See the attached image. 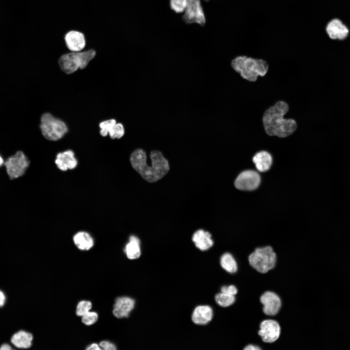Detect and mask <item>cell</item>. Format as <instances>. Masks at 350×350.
<instances>
[{"instance_id": "1", "label": "cell", "mask_w": 350, "mask_h": 350, "mask_svg": "<svg viewBox=\"0 0 350 350\" xmlns=\"http://www.w3.org/2000/svg\"><path fill=\"white\" fill-rule=\"evenodd\" d=\"M151 165L147 164L145 152L142 149H137L131 154L130 161L132 167L145 180L153 183L164 177L170 169L168 161L162 153L154 150L150 153Z\"/></svg>"}, {"instance_id": "2", "label": "cell", "mask_w": 350, "mask_h": 350, "mask_svg": "<svg viewBox=\"0 0 350 350\" xmlns=\"http://www.w3.org/2000/svg\"><path fill=\"white\" fill-rule=\"evenodd\" d=\"M289 110V106L284 101H280L267 109L262 121L266 133L270 136L285 138L293 134L297 128L296 121L293 119H284Z\"/></svg>"}, {"instance_id": "3", "label": "cell", "mask_w": 350, "mask_h": 350, "mask_svg": "<svg viewBox=\"0 0 350 350\" xmlns=\"http://www.w3.org/2000/svg\"><path fill=\"white\" fill-rule=\"evenodd\" d=\"M231 66L241 77L249 81L255 82L258 76H264L268 71V64L264 59L239 55L231 62Z\"/></svg>"}, {"instance_id": "4", "label": "cell", "mask_w": 350, "mask_h": 350, "mask_svg": "<svg viewBox=\"0 0 350 350\" xmlns=\"http://www.w3.org/2000/svg\"><path fill=\"white\" fill-rule=\"evenodd\" d=\"M93 49L85 51L71 52L62 55L58 59V65L66 74H71L78 69L85 68L96 56Z\"/></svg>"}, {"instance_id": "5", "label": "cell", "mask_w": 350, "mask_h": 350, "mask_svg": "<svg viewBox=\"0 0 350 350\" xmlns=\"http://www.w3.org/2000/svg\"><path fill=\"white\" fill-rule=\"evenodd\" d=\"M250 265L257 272L264 274L276 264L277 255L273 248L266 246L256 248L248 258Z\"/></svg>"}, {"instance_id": "6", "label": "cell", "mask_w": 350, "mask_h": 350, "mask_svg": "<svg viewBox=\"0 0 350 350\" xmlns=\"http://www.w3.org/2000/svg\"><path fill=\"white\" fill-rule=\"evenodd\" d=\"M40 128L45 138L51 141L62 138L68 131L66 124L49 113L43 114L40 119Z\"/></svg>"}, {"instance_id": "7", "label": "cell", "mask_w": 350, "mask_h": 350, "mask_svg": "<svg viewBox=\"0 0 350 350\" xmlns=\"http://www.w3.org/2000/svg\"><path fill=\"white\" fill-rule=\"evenodd\" d=\"M4 164L9 177L14 179L23 175L29 165V161L23 152L18 151L9 158Z\"/></svg>"}, {"instance_id": "8", "label": "cell", "mask_w": 350, "mask_h": 350, "mask_svg": "<svg viewBox=\"0 0 350 350\" xmlns=\"http://www.w3.org/2000/svg\"><path fill=\"white\" fill-rule=\"evenodd\" d=\"M182 18L187 24L195 23L204 26L206 23V18L201 0H188Z\"/></svg>"}, {"instance_id": "9", "label": "cell", "mask_w": 350, "mask_h": 350, "mask_svg": "<svg viewBox=\"0 0 350 350\" xmlns=\"http://www.w3.org/2000/svg\"><path fill=\"white\" fill-rule=\"evenodd\" d=\"M280 333V325L276 320L267 319L261 322L258 334L263 342L267 343L275 342L279 338Z\"/></svg>"}, {"instance_id": "10", "label": "cell", "mask_w": 350, "mask_h": 350, "mask_svg": "<svg viewBox=\"0 0 350 350\" xmlns=\"http://www.w3.org/2000/svg\"><path fill=\"white\" fill-rule=\"evenodd\" d=\"M261 177L257 172L248 170L241 172L236 178L235 187L241 190L252 191L260 185Z\"/></svg>"}, {"instance_id": "11", "label": "cell", "mask_w": 350, "mask_h": 350, "mask_svg": "<svg viewBox=\"0 0 350 350\" xmlns=\"http://www.w3.org/2000/svg\"><path fill=\"white\" fill-rule=\"evenodd\" d=\"M263 313L268 316H275L278 314L281 307V300L276 293L267 291L260 297Z\"/></svg>"}, {"instance_id": "12", "label": "cell", "mask_w": 350, "mask_h": 350, "mask_svg": "<svg viewBox=\"0 0 350 350\" xmlns=\"http://www.w3.org/2000/svg\"><path fill=\"white\" fill-rule=\"evenodd\" d=\"M66 47L71 52H80L85 49L87 41L85 35L81 31L71 30L64 35Z\"/></svg>"}, {"instance_id": "13", "label": "cell", "mask_w": 350, "mask_h": 350, "mask_svg": "<svg viewBox=\"0 0 350 350\" xmlns=\"http://www.w3.org/2000/svg\"><path fill=\"white\" fill-rule=\"evenodd\" d=\"M325 30L329 37L333 40L345 39L349 34V29L338 18H333L330 20L327 24Z\"/></svg>"}, {"instance_id": "14", "label": "cell", "mask_w": 350, "mask_h": 350, "mask_svg": "<svg viewBox=\"0 0 350 350\" xmlns=\"http://www.w3.org/2000/svg\"><path fill=\"white\" fill-rule=\"evenodd\" d=\"M135 301L128 297H121L116 298L114 305L113 314L118 318L128 317L134 308Z\"/></svg>"}, {"instance_id": "15", "label": "cell", "mask_w": 350, "mask_h": 350, "mask_svg": "<svg viewBox=\"0 0 350 350\" xmlns=\"http://www.w3.org/2000/svg\"><path fill=\"white\" fill-rule=\"evenodd\" d=\"M55 163L59 170L66 171L74 169L77 165L78 161L73 151L68 150L57 154Z\"/></svg>"}, {"instance_id": "16", "label": "cell", "mask_w": 350, "mask_h": 350, "mask_svg": "<svg viewBox=\"0 0 350 350\" xmlns=\"http://www.w3.org/2000/svg\"><path fill=\"white\" fill-rule=\"evenodd\" d=\"M213 310L208 305H199L193 310L192 315V322L199 325H204L209 323L212 319Z\"/></svg>"}, {"instance_id": "17", "label": "cell", "mask_w": 350, "mask_h": 350, "mask_svg": "<svg viewBox=\"0 0 350 350\" xmlns=\"http://www.w3.org/2000/svg\"><path fill=\"white\" fill-rule=\"evenodd\" d=\"M192 240L196 247L201 251L208 250L213 245L210 233L203 229L196 231L193 234Z\"/></svg>"}, {"instance_id": "18", "label": "cell", "mask_w": 350, "mask_h": 350, "mask_svg": "<svg viewBox=\"0 0 350 350\" xmlns=\"http://www.w3.org/2000/svg\"><path fill=\"white\" fill-rule=\"evenodd\" d=\"M33 335L28 332L20 330L15 333L11 338L13 346L18 349H28L32 346Z\"/></svg>"}, {"instance_id": "19", "label": "cell", "mask_w": 350, "mask_h": 350, "mask_svg": "<svg viewBox=\"0 0 350 350\" xmlns=\"http://www.w3.org/2000/svg\"><path fill=\"white\" fill-rule=\"evenodd\" d=\"M252 160L256 169L261 172L267 171L272 164V156L266 151L257 152L253 157Z\"/></svg>"}, {"instance_id": "20", "label": "cell", "mask_w": 350, "mask_h": 350, "mask_svg": "<svg viewBox=\"0 0 350 350\" xmlns=\"http://www.w3.org/2000/svg\"><path fill=\"white\" fill-rule=\"evenodd\" d=\"M73 242L76 246L82 250H88L94 245V240L91 236L85 231H80L73 236Z\"/></svg>"}, {"instance_id": "21", "label": "cell", "mask_w": 350, "mask_h": 350, "mask_svg": "<svg viewBox=\"0 0 350 350\" xmlns=\"http://www.w3.org/2000/svg\"><path fill=\"white\" fill-rule=\"evenodd\" d=\"M124 252L130 260L137 259L140 257V240L137 237L134 235L130 236L129 242L125 246Z\"/></svg>"}, {"instance_id": "22", "label": "cell", "mask_w": 350, "mask_h": 350, "mask_svg": "<svg viewBox=\"0 0 350 350\" xmlns=\"http://www.w3.org/2000/svg\"><path fill=\"white\" fill-rule=\"evenodd\" d=\"M220 263L222 268L228 273L234 274L238 270L237 262L230 253L223 254L220 258Z\"/></svg>"}, {"instance_id": "23", "label": "cell", "mask_w": 350, "mask_h": 350, "mask_svg": "<svg viewBox=\"0 0 350 350\" xmlns=\"http://www.w3.org/2000/svg\"><path fill=\"white\" fill-rule=\"evenodd\" d=\"M235 296L223 292L217 294L215 296V300L217 304L222 307H229L235 302Z\"/></svg>"}, {"instance_id": "24", "label": "cell", "mask_w": 350, "mask_h": 350, "mask_svg": "<svg viewBox=\"0 0 350 350\" xmlns=\"http://www.w3.org/2000/svg\"><path fill=\"white\" fill-rule=\"evenodd\" d=\"M116 123V121L113 119L101 122L99 124V127L100 128V133L101 135L103 137H106L112 131Z\"/></svg>"}, {"instance_id": "25", "label": "cell", "mask_w": 350, "mask_h": 350, "mask_svg": "<svg viewBox=\"0 0 350 350\" xmlns=\"http://www.w3.org/2000/svg\"><path fill=\"white\" fill-rule=\"evenodd\" d=\"M188 0H170L171 9L176 13L184 12L187 4Z\"/></svg>"}, {"instance_id": "26", "label": "cell", "mask_w": 350, "mask_h": 350, "mask_svg": "<svg viewBox=\"0 0 350 350\" xmlns=\"http://www.w3.org/2000/svg\"><path fill=\"white\" fill-rule=\"evenodd\" d=\"M91 307L92 304L89 301L82 300L80 301L76 307V314L77 315L82 316L89 312Z\"/></svg>"}, {"instance_id": "27", "label": "cell", "mask_w": 350, "mask_h": 350, "mask_svg": "<svg viewBox=\"0 0 350 350\" xmlns=\"http://www.w3.org/2000/svg\"><path fill=\"white\" fill-rule=\"evenodd\" d=\"M124 132L123 125L121 123H116L109 135L112 139H119L124 135Z\"/></svg>"}, {"instance_id": "28", "label": "cell", "mask_w": 350, "mask_h": 350, "mask_svg": "<svg viewBox=\"0 0 350 350\" xmlns=\"http://www.w3.org/2000/svg\"><path fill=\"white\" fill-rule=\"evenodd\" d=\"M98 314L94 312H88L82 316V322L86 325L89 326L95 323L98 319Z\"/></svg>"}, {"instance_id": "29", "label": "cell", "mask_w": 350, "mask_h": 350, "mask_svg": "<svg viewBox=\"0 0 350 350\" xmlns=\"http://www.w3.org/2000/svg\"><path fill=\"white\" fill-rule=\"evenodd\" d=\"M220 290L221 292L234 296H235L238 293L237 288L234 285L223 286Z\"/></svg>"}, {"instance_id": "30", "label": "cell", "mask_w": 350, "mask_h": 350, "mask_svg": "<svg viewBox=\"0 0 350 350\" xmlns=\"http://www.w3.org/2000/svg\"><path fill=\"white\" fill-rule=\"evenodd\" d=\"M102 350H115L117 349L116 346L107 341H103L99 345Z\"/></svg>"}, {"instance_id": "31", "label": "cell", "mask_w": 350, "mask_h": 350, "mask_svg": "<svg viewBox=\"0 0 350 350\" xmlns=\"http://www.w3.org/2000/svg\"><path fill=\"white\" fill-rule=\"evenodd\" d=\"M244 350H260L262 348L258 345L254 344H249L246 345L244 348Z\"/></svg>"}, {"instance_id": "32", "label": "cell", "mask_w": 350, "mask_h": 350, "mask_svg": "<svg viewBox=\"0 0 350 350\" xmlns=\"http://www.w3.org/2000/svg\"><path fill=\"white\" fill-rule=\"evenodd\" d=\"M6 296L4 292L0 290V308L4 306L6 302Z\"/></svg>"}, {"instance_id": "33", "label": "cell", "mask_w": 350, "mask_h": 350, "mask_svg": "<svg viewBox=\"0 0 350 350\" xmlns=\"http://www.w3.org/2000/svg\"><path fill=\"white\" fill-rule=\"evenodd\" d=\"M88 350H102L100 348V346H99L98 344L96 343H92V344L88 346V347L86 349Z\"/></svg>"}, {"instance_id": "34", "label": "cell", "mask_w": 350, "mask_h": 350, "mask_svg": "<svg viewBox=\"0 0 350 350\" xmlns=\"http://www.w3.org/2000/svg\"><path fill=\"white\" fill-rule=\"evenodd\" d=\"M12 349V347L7 343L3 344L0 347V350H11Z\"/></svg>"}, {"instance_id": "35", "label": "cell", "mask_w": 350, "mask_h": 350, "mask_svg": "<svg viewBox=\"0 0 350 350\" xmlns=\"http://www.w3.org/2000/svg\"><path fill=\"white\" fill-rule=\"evenodd\" d=\"M3 164V160L2 157L0 156V166Z\"/></svg>"}, {"instance_id": "36", "label": "cell", "mask_w": 350, "mask_h": 350, "mask_svg": "<svg viewBox=\"0 0 350 350\" xmlns=\"http://www.w3.org/2000/svg\"><path fill=\"white\" fill-rule=\"evenodd\" d=\"M204 0L206 1H209V0Z\"/></svg>"}]
</instances>
